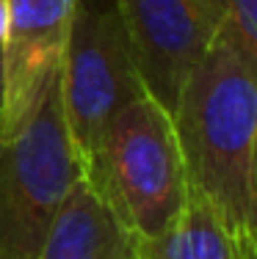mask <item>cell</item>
Segmentation results:
<instances>
[{
    "label": "cell",
    "mask_w": 257,
    "mask_h": 259,
    "mask_svg": "<svg viewBox=\"0 0 257 259\" xmlns=\"http://www.w3.org/2000/svg\"><path fill=\"white\" fill-rule=\"evenodd\" d=\"M188 188L213 207L232 243L254 232L257 66L213 36L171 113Z\"/></svg>",
    "instance_id": "obj_1"
},
{
    "label": "cell",
    "mask_w": 257,
    "mask_h": 259,
    "mask_svg": "<svg viewBox=\"0 0 257 259\" xmlns=\"http://www.w3.org/2000/svg\"><path fill=\"white\" fill-rule=\"evenodd\" d=\"M81 177L138 243L158 237L188 199L171 116L150 94L105 127Z\"/></svg>",
    "instance_id": "obj_2"
},
{
    "label": "cell",
    "mask_w": 257,
    "mask_h": 259,
    "mask_svg": "<svg viewBox=\"0 0 257 259\" xmlns=\"http://www.w3.org/2000/svg\"><path fill=\"white\" fill-rule=\"evenodd\" d=\"M81 165L61 116L58 85L14 138H0V259H36Z\"/></svg>",
    "instance_id": "obj_3"
},
{
    "label": "cell",
    "mask_w": 257,
    "mask_h": 259,
    "mask_svg": "<svg viewBox=\"0 0 257 259\" xmlns=\"http://www.w3.org/2000/svg\"><path fill=\"white\" fill-rule=\"evenodd\" d=\"M56 85L66 135L83 171L105 127L146 94L114 0H78Z\"/></svg>",
    "instance_id": "obj_4"
},
{
    "label": "cell",
    "mask_w": 257,
    "mask_h": 259,
    "mask_svg": "<svg viewBox=\"0 0 257 259\" xmlns=\"http://www.w3.org/2000/svg\"><path fill=\"white\" fill-rule=\"evenodd\" d=\"M78 0H6L0 138H14L53 89Z\"/></svg>",
    "instance_id": "obj_5"
},
{
    "label": "cell",
    "mask_w": 257,
    "mask_h": 259,
    "mask_svg": "<svg viewBox=\"0 0 257 259\" xmlns=\"http://www.w3.org/2000/svg\"><path fill=\"white\" fill-rule=\"evenodd\" d=\"M133 61L152 97L171 116L213 30L199 0H114Z\"/></svg>",
    "instance_id": "obj_6"
},
{
    "label": "cell",
    "mask_w": 257,
    "mask_h": 259,
    "mask_svg": "<svg viewBox=\"0 0 257 259\" xmlns=\"http://www.w3.org/2000/svg\"><path fill=\"white\" fill-rule=\"evenodd\" d=\"M136 243L130 229L78 180L36 259H136Z\"/></svg>",
    "instance_id": "obj_7"
},
{
    "label": "cell",
    "mask_w": 257,
    "mask_h": 259,
    "mask_svg": "<svg viewBox=\"0 0 257 259\" xmlns=\"http://www.w3.org/2000/svg\"><path fill=\"white\" fill-rule=\"evenodd\" d=\"M136 259H238V251L213 207L188 188L177 218L158 237L136 243Z\"/></svg>",
    "instance_id": "obj_8"
},
{
    "label": "cell",
    "mask_w": 257,
    "mask_h": 259,
    "mask_svg": "<svg viewBox=\"0 0 257 259\" xmlns=\"http://www.w3.org/2000/svg\"><path fill=\"white\" fill-rule=\"evenodd\" d=\"M216 36L232 41L257 66V0H199Z\"/></svg>",
    "instance_id": "obj_9"
},
{
    "label": "cell",
    "mask_w": 257,
    "mask_h": 259,
    "mask_svg": "<svg viewBox=\"0 0 257 259\" xmlns=\"http://www.w3.org/2000/svg\"><path fill=\"white\" fill-rule=\"evenodd\" d=\"M235 251H238V259H257V232L243 237L241 243H235Z\"/></svg>",
    "instance_id": "obj_10"
},
{
    "label": "cell",
    "mask_w": 257,
    "mask_h": 259,
    "mask_svg": "<svg viewBox=\"0 0 257 259\" xmlns=\"http://www.w3.org/2000/svg\"><path fill=\"white\" fill-rule=\"evenodd\" d=\"M6 25H9V11H6V0H0V45L6 39Z\"/></svg>",
    "instance_id": "obj_11"
},
{
    "label": "cell",
    "mask_w": 257,
    "mask_h": 259,
    "mask_svg": "<svg viewBox=\"0 0 257 259\" xmlns=\"http://www.w3.org/2000/svg\"><path fill=\"white\" fill-rule=\"evenodd\" d=\"M252 188H254V232H257V149H254V180H252Z\"/></svg>",
    "instance_id": "obj_12"
},
{
    "label": "cell",
    "mask_w": 257,
    "mask_h": 259,
    "mask_svg": "<svg viewBox=\"0 0 257 259\" xmlns=\"http://www.w3.org/2000/svg\"><path fill=\"white\" fill-rule=\"evenodd\" d=\"M0 97H3V50H0Z\"/></svg>",
    "instance_id": "obj_13"
}]
</instances>
